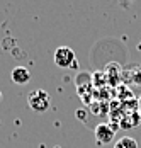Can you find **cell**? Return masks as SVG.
<instances>
[{"instance_id": "obj_8", "label": "cell", "mask_w": 141, "mask_h": 148, "mask_svg": "<svg viewBox=\"0 0 141 148\" xmlns=\"http://www.w3.org/2000/svg\"><path fill=\"white\" fill-rule=\"evenodd\" d=\"M138 48H140V51H141V41H140V45H138Z\"/></svg>"}, {"instance_id": "obj_2", "label": "cell", "mask_w": 141, "mask_h": 148, "mask_svg": "<svg viewBox=\"0 0 141 148\" xmlns=\"http://www.w3.org/2000/svg\"><path fill=\"white\" fill-rule=\"evenodd\" d=\"M27 104L34 112H46V111L49 109L51 97H49V94H48L46 90L36 89V90H32V92H29Z\"/></svg>"}, {"instance_id": "obj_3", "label": "cell", "mask_w": 141, "mask_h": 148, "mask_svg": "<svg viewBox=\"0 0 141 148\" xmlns=\"http://www.w3.org/2000/svg\"><path fill=\"white\" fill-rule=\"evenodd\" d=\"M116 126H111V124H107V123H100L95 126V141L99 143V145H109V143H112L114 141V136H116Z\"/></svg>"}, {"instance_id": "obj_5", "label": "cell", "mask_w": 141, "mask_h": 148, "mask_svg": "<svg viewBox=\"0 0 141 148\" xmlns=\"http://www.w3.org/2000/svg\"><path fill=\"white\" fill-rule=\"evenodd\" d=\"M123 78L127 80L126 84H134V85H141V66L140 65H134L129 72H124L123 73Z\"/></svg>"}, {"instance_id": "obj_4", "label": "cell", "mask_w": 141, "mask_h": 148, "mask_svg": "<svg viewBox=\"0 0 141 148\" xmlns=\"http://www.w3.org/2000/svg\"><path fill=\"white\" fill-rule=\"evenodd\" d=\"M10 78H12V82L17 84V85H26V84H29V80H31V72H29V68H26V66H15V68H12Z\"/></svg>"}, {"instance_id": "obj_7", "label": "cell", "mask_w": 141, "mask_h": 148, "mask_svg": "<svg viewBox=\"0 0 141 148\" xmlns=\"http://www.w3.org/2000/svg\"><path fill=\"white\" fill-rule=\"evenodd\" d=\"M140 114H141V99H140Z\"/></svg>"}, {"instance_id": "obj_6", "label": "cell", "mask_w": 141, "mask_h": 148, "mask_svg": "<svg viewBox=\"0 0 141 148\" xmlns=\"http://www.w3.org/2000/svg\"><path fill=\"white\" fill-rule=\"evenodd\" d=\"M114 148H138V141L131 136H124L119 141H116Z\"/></svg>"}, {"instance_id": "obj_1", "label": "cell", "mask_w": 141, "mask_h": 148, "mask_svg": "<svg viewBox=\"0 0 141 148\" xmlns=\"http://www.w3.org/2000/svg\"><path fill=\"white\" fill-rule=\"evenodd\" d=\"M53 60H55V65H56L58 68H63V70L77 68L78 66L77 55H75V51L71 48H68V46H60V48H56V51L53 55Z\"/></svg>"}]
</instances>
